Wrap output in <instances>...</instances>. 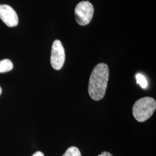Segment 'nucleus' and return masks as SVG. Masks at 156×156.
Masks as SVG:
<instances>
[{
  "mask_svg": "<svg viewBox=\"0 0 156 156\" xmlns=\"http://www.w3.org/2000/svg\"><path fill=\"white\" fill-rule=\"evenodd\" d=\"M109 75V68L106 64L100 63L94 68L90 77L88 88L90 96L93 100H101L105 96Z\"/></svg>",
  "mask_w": 156,
  "mask_h": 156,
  "instance_id": "1",
  "label": "nucleus"
},
{
  "mask_svg": "<svg viewBox=\"0 0 156 156\" xmlns=\"http://www.w3.org/2000/svg\"><path fill=\"white\" fill-rule=\"evenodd\" d=\"M94 12V7L90 2H80L75 9V19L79 25L86 26L92 20Z\"/></svg>",
  "mask_w": 156,
  "mask_h": 156,
  "instance_id": "3",
  "label": "nucleus"
},
{
  "mask_svg": "<svg viewBox=\"0 0 156 156\" xmlns=\"http://www.w3.org/2000/svg\"><path fill=\"white\" fill-rule=\"evenodd\" d=\"M66 59L64 46L60 40H55L51 46L50 64L53 68L60 70L63 67Z\"/></svg>",
  "mask_w": 156,
  "mask_h": 156,
  "instance_id": "4",
  "label": "nucleus"
},
{
  "mask_svg": "<svg viewBox=\"0 0 156 156\" xmlns=\"http://www.w3.org/2000/svg\"><path fill=\"white\" fill-rule=\"evenodd\" d=\"M32 156H44V154L42 152L38 151L35 152Z\"/></svg>",
  "mask_w": 156,
  "mask_h": 156,
  "instance_id": "10",
  "label": "nucleus"
},
{
  "mask_svg": "<svg viewBox=\"0 0 156 156\" xmlns=\"http://www.w3.org/2000/svg\"><path fill=\"white\" fill-rule=\"evenodd\" d=\"M62 156H82L80 151L78 147L71 146L67 149Z\"/></svg>",
  "mask_w": 156,
  "mask_h": 156,
  "instance_id": "7",
  "label": "nucleus"
},
{
  "mask_svg": "<svg viewBox=\"0 0 156 156\" xmlns=\"http://www.w3.org/2000/svg\"><path fill=\"white\" fill-rule=\"evenodd\" d=\"M98 156H113L112 154H111L109 152H107V151H104L102 152L101 154L98 155Z\"/></svg>",
  "mask_w": 156,
  "mask_h": 156,
  "instance_id": "9",
  "label": "nucleus"
},
{
  "mask_svg": "<svg viewBox=\"0 0 156 156\" xmlns=\"http://www.w3.org/2000/svg\"><path fill=\"white\" fill-rule=\"evenodd\" d=\"M156 108V100L152 97H145L135 102L133 114L138 122H144L153 115Z\"/></svg>",
  "mask_w": 156,
  "mask_h": 156,
  "instance_id": "2",
  "label": "nucleus"
},
{
  "mask_svg": "<svg viewBox=\"0 0 156 156\" xmlns=\"http://www.w3.org/2000/svg\"><path fill=\"white\" fill-rule=\"evenodd\" d=\"M1 93H2V89H1V87H0V95L1 94Z\"/></svg>",
  "mask_w": 156,
  "mask_h": 156,
  "instance_id": "11",
  "label": "nucleus"
},
{
  "mask_svg": "<svg viewBox=\"0 0 156 156\" xmlns=\"http://www.w3.org/2000/svg\"><path fill=\"white\" fill-rule=\"evenodd\" d=\"M13 65L9 59H4L0 61V73H5L11 71Z\"/></svg>",
  "mask_w": 156,
  "mask_h": 156,
  "instance_id": "6",
  "label": "nucleus"
},
{
  "mask_svg": "<svg viewBox=\"0 0 156 156\" xmlns=\"http://www.w3.org/2000/svg\"><path fill=\"white\" fill-rule=\"evenodd\" d=\"M0 19L8 27H15L19 23L16 12L11 6L0 5Z\"/></svg>",
  "mask_w": 156,
  "mask_h": 156,
  "instance_id": "5",
  "label": "nucleus"
},
{
  "mask_svg": "<svg viewBox=\"0 0 156 156\" xmlns=\"http://www.w3.org/2000/svg\"><path fill=\"white\" fill-rule=\"evenodd\" d=\"M135 77L136 79V83L139 84L142 89H146L147 86V81L145 76L140 73H138Z\"/></svg>",
  "mask_w": 156,
  "mask_h": 156,
  "instance_id": "8",
  "label": "nucleus"
}]
</instances>
